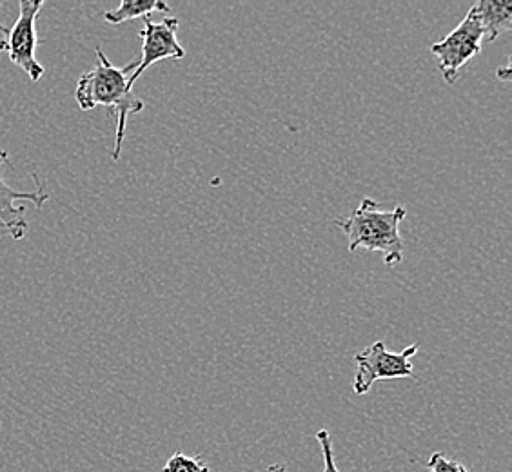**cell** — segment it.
Masks as SVG:
<instances>
[{
  "label": "cell",
  "mask_w": 512,
  "mask_h": 472,
  "mask_svg": "<svg viewBox=\"0 0 512 472\" xmlns=\"http://www.w3.org/2000/svg\"><path fill=\"white\" fill-rule=\"evenodd\" d=\"M137 64L138 60L124 68H117L111 64L106 53L97 48V66L80 77L77 89H75V99L82 111H91L99 106H106L113 111V115L117 118L115 149H113L115 162L119 160L120 153H122L128 118L146 108L144 100L138 99L128 84L131 73L137 69Z\"/></svg>",
  "instance_id": "obj_1"
},
{
  "label": "cell",
  "mask_w": 512,
  "mask_h": 472,
  "mask_svg": "<svg viewBox=\"0 0 512 472\" xmlns=\"http://www.w3.org/2000/svg\"><path fill=\"white\" fill-rule=\"evenodd\" d=\"M405 217L404 206L385 211L373 198H364L351 217L335 220V224L347 236L351 253L364 247L365 251L380 253L385 266L393 267L404 262L405 244L400 224Z\"/></svg>",
  "instance_id": "obj_2"
},
{
  "label": "cell",
  "mask_w": 512,
  "mask_h": 472,
  "mask_svg": "<svg viewBox=\"0 0 512 472\" xmlns=\"http://www.w3.org/2000/svg\"><path fill=\"white\" fill-rule=\"evenodd\" d=\"M420 345L405 347L402 353L387 351L384 342H375L362 353L355 354L356 374L353 389L358 396L371 391L376 382L396 380V378H414L411 358L418 353Z\"/></svg>",
  "instance_id": "obj_3"
},
{
  "label": "cell",
  "mask_w": 512,
  "mask_h": 472,
  "mask_svg": "<svg viewBox=\"0 0 512 472\" xmlns=\"http://www.w3.org/2000/svg\"><path fill=\"white\" fill-rule=\"evenodd\" d=\"M483 48V31L473 10L467 11L465 19L444 40L431 46L438 59V68L447 84H454L460 77V69L476 57Z\"/></svg>",
  "instance_id": "obj_4"
},
{
  "label": "cell",
  "mask_w": 512,
  "mask_h": 472,
  "mask_svg": "<svg viewBox=\"0 0 512 472\" xmlns=\"http://www.w3.org/2000/svg\"><path fill=\"white\" fill-rule=\"evenodd\" d=\"M42 8L44 0H20L19 19L13 24V28H10L8 39L11 64L19 66L30 77L31 82H39L46 73L44 66L35 57V51L39 46L37 19Z\"/></svg>",
  "instance_id": "obj_5"
},
{
  "label": "cell",
  "mask_w": 512,
  "mask_h": 472,
  "mask_svg": "<svg viewBox=\"0 0 512 472\" xmlns=\"http://www.w3.org/2000/svg\"><path fill=\"white\" fill-rule=\"evenodd\" d=\"M178 26L180 22L177 17H166L162 22H153L149 17L144 19V30H140L142 57L138 59L137 69L129 77V88L133 89L140 75L160 60H180L186 57V50L178 42Z\"/></svg>",
  "instance_id": "obj_6"
},
{
  "label": "cell",
  "mask_w": 512,
  "mask_h": 472,
  "mask_svg": "<svg viewBox=\"0 0 512 472\" xmlns=\"http://www.w3.org/2000/svg\"><path fill=\"white\" fill-rule=\"evenodd\" d=\"M8 162V151L0 149V168ZM37 184L35 191H17L8 186L0 171V224L8 231L13 240H22L28 233V222H26V206L20 202H33L35 206L42 207L50 200V193L44 191L37 175H33Z\"/></svg>",
  "instance_id": "obj_7"
},
{
  "label": "cell",
  "mask_w": 512,
  "mask_h": 472,
  "mask_svg": "<svg viewBox=\"0 0 512 472\" xmlns=\"http://www.w3.org/2000/svg\"><path fill=\"white\" fill-rule=\"evenodd\" d=\"M471 10L480 22L483 42H494L512 30V0H478Z\"/></svg>",
  "instance_id": "obj_8"
},
{
  "label": "cell",
  "mask_w": 512,
  "mask_h": 472,
  "mask_svg": "<svg viewBox=\"0 0 512 472\" xmlns=\"http://www.w3.org/2000/svg\"><path fill=\"white\" fill-rule=\"evenodd\" d=\"M153 13H171V10L164 0H122L117 10L104 13V20L119 26L128 20L146 19Z\"/></svg>",
  "instance_id": "obj_9"
},
{
  "label": "cell",
  "mask_w": 512,
  "mask_h": 472,
  "mask_svg": "<svg viewBox=\"0 0 512 472\" xmlns=\"http://www.w3.org/2000/svg\"><path fill=\"white\" fill-rule=\"evenodd\" d=\"M162 472H209V467L198 456L177 453L169 458Z\"/></svg>",
  "instance_id": "obj_10"
},
{
  "label": "cell",
  "mask_w": 512,
  "mask_h": 472,
  "mask_svg": "<svg viewBox=\"0 0 512 472\" xmlns=\"http://www.w3.org/2000/svg\"><path fill=\"white\" fill-rule=\"evenodd\" d=\"M316 440H318L320 447H322V456H324V472H340L338 471V467H336L335 454H333V442H331L329 431L320 429V431L316 433Z\"/></svg>",
  "instance_id": "obj_11"
},
{
  "label": "cell",
  "mask_w": 512,
  "mask_h": 472,
  "mask_svg": "<svg viewBox=\"0 0 512 472\" xmlns=\"http://www.w3.org/2000/svg\"><path fill=\"white\" fill-rule=\"evenodd\" d=\"M427 471L429 472H469L462 463L449 460L447 456L440 453H434L429 462H427Z\"/></svg>",
  "instance_id": "obj_12"
},
{
  "label": "cell",
  "mask_w": 512,
  "mask_h": 472,
  "mask_svg": "<svg viewBox=\"0 0 512 472\" xmlns=\"http://www.w3.org/2000/svg\"><path fill=\"white\" fill-rule=\"evenodd\" d=\"M0 6H2V0H0ZM8 39H10V30L4 24H0V53L8 51Z\"/></svg>",
  "instance_id": "obj_13"
},
{
  "label": "cell",
  "mask_w": 512,
  "mask_h": 472,
  "mask_svg": "<svg viewBox=\"0 0 512 472\" xmlns=\"http://www.w3.org/2000/svg\"><path fill=\"white\" fill-rule=\"evenodd\" d=\"M267 472H286V469H284L282 465H271V467L267 469Z\"/></svg>",
  "instance_id": "obj_14"
}]
</instances>
